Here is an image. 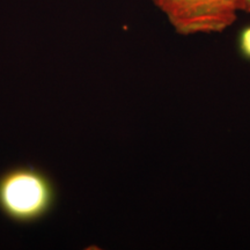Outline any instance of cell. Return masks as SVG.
<instances>
[{"label":"cell","instance_id":"cell-1","mask_svg":"<svg viewBox=\"0 0 250 250\" xmlns=\"http://www.w3.org/2000/svg\"><path fill=\"white\" fill-rule=\"evenodd\" d=\"M56 182L45 170L19 165L0 174V212L18 225L40 223L55 210Z\"/></svg>","mask_w":250,"mask_h":250},{"label":"cell","instance_id":"cell-2","mask_svg":"<svg viewBox=\"0 0 250 250\" xmlns=\"http://www.w3.org/2000/svg\"><path fill=\"white\" fill-rule=\"evenodd\" d=\"M182 35L220 33L235 22L241 0H152Z\"/></svg>","mask_w":250,"mask_h":250},{"label":"cell","instance_id":"cell-3","mask_svg":"<svg viewBox=\"0 0 250 250\" xmlns=\"http://www.w3.org/2000/svg\"><path fill=\"white\" fill-rule=\"evenodd\" d=\"M240 49L242 54L250 59V27L246 28L240 36Z\"/></svg>","mask_w":250,"mask_h":250},{"label":"cell","instance_id":"cell-4","mask_svg":"<svg viewBox=\"0 0 250 250\" xmlns=\"http://www.w3.org/2000/svg\"><path fill=\"white\" fill-rule=\"evenodd\" d=\"M240 9L247 13H250V0H241L240 1Z\"/></svg>","mask_w":250,"mask_h":250}]
</instances>
